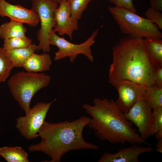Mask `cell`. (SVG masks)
I'll return each mask as SVG.
<instances>
[{
    "instance_id": "17",
    "label": "cell",
    "mask_w": 162,
    "mask_h": 162,
    "mask_svg": "<svg viewBox=\"0 0 162 162\" xmlns=\"http://www.w3.org/2000/svg\"><path fill=\"white\" fill-rule=\"evenodd\" d=\"M26 29L23 23L10 20L0 26V38L4 40L26 36Z\"/></svg>"
},
{
    "instance_id": "2",
    "label": "cell",
    "mask_w": 162,
    "mask_h": 162,
    "mask_svg": "<svg viewBox=\"0 0 162 162\" xmlns=\"http://www.w3.org/2000/svg\"><path fill=\"white\" fill-rule=\"evenodd\" d=\"M109 69V82L128 81L147 87L155 84L156 69L150 63L143 39L127 36L120 39L112 49Z\"/></svg>"
},
{
    "instance_id": "14",
    "label": "cell",
    "mask_w": 162,
    "mask_h": 162,
    "mask_svg": "<svg viewBox=\"0 0 162 162\" xmlns=\"http://www.w3.org/2000/svg\"><path fill=\"white\" fill-rule=\"evenodd\" d=\"M52 64L48 52L38 54L33 53L27 59L22 67L27 72L36 73L49 70Z\"/></svg>"
},
{
    "instance_id": "21",
    "label": "cell",
    "mask_w": 162,
    "mask_h": 162,
    "mask_svg": "<svg viewBox=\"0 0 162 162\" xmlns=\"http://www.w3.org/2000/svg\"><path fill=\"white\" fill-rule=\"evenodd\" d=\"M32 43V40L26 36L4 40L3 47L6 50L27 47Z\"/></svg>"
},
{
    "instance_id": "15",
    "label": "cell",
    "mask_w": 162,
    "mask_h": 162,
    "mask_svg": "<svg viewBox=\"0 0 162 162\" xmlns=\"http://www.w3.org/2000/svg\"><path fill=\"white\" fill-rule=\"evenodd\" d=\"M143 44L148 57L156 69L162 67V40L161 39L145 38Z\"/></svg>"
},
{
    "instance_id": "25",
    "label": "cell",
    "mask_w": 162,
    "mask_h": 162,
    "mask_svg": "<svg viewBox=\"0 0 162 162\" xmlns=\"http://www.w3.org/2000/svg\"><path fill=\"white\" fill-rule=\"evenodd\" d=\"M116 6L130 10L135 13L136 10L134 4L133 0H109Z\"/></svg>"
},
{
    "instance_id": "24",
    "label": "cell",
    "mask_w": 162,
    "mask_h": 162,
    "mask_svg": "<svg viewBox=\"0 0 162 162\" xmlns=\"http://www.w3.org/2000/svg\"><path fill=\"white\" fill-rule=\"evenodd\" d=\"M145 15L147 19L156 24L159 29H162L161 12L150 7L146 11Z\"/></svg>"
},
{
    "instance_id": "29",
    "label": "cell",
    "mask_w": 162,
    "mask_h": 162,
    "mask_svg": "<svg viewBox=\"0 0 162 162\" xmlns=\"http://www.w3.org/2000/svg\"><path fill=\"white\" fill-rule=\"evenodd\" d=\"M51 0L52 1L55 2V3H57L58 4H59V3L61 2H62V1H64V0H66H66Z\"/></svg>"
},
{
    "instance_id": "20",
    "label": "cell",
    "mask_w": 162,
    "mask_h": 162,
    "mask_svg": "<svg viewBox=\"0 0 162 162\" xmlns=\"http://www.w3.org/2000/svg\"><path fill=\"white\" fill-rule=\"evenodd\" d=\"M14 67L13 62L8 56L6 50L0 48V82L4 81Z\"/></svg>"
},
{
    "instance_id": "5",
    "label": "cell",
    "mask_w": 162,
    "mask_h": 162,
    "mask_svg": "<svg viewBox=\"0 0 162 162\" xmlns=\"http://www.w3.org/2000/svg\"><path fill=\"white\" fill-rule=\"evenodd\" d=\"M50 80V77L44 74L21 71L13 75L8 84L13 97L26 114L34 94L47 86Z\"/></svg>"
},
{
    "instance_id": "3",
    "label": "cell",
    "mask_w": 162,
    "mask_h": 162,
    "mask_svg": "<svg viewBox=\"0 0 162 162\" xmlns=\"http://www.w3.org/2000/svg\"><path fill=\"white\" fill-rule=\"evenodd\" d=\"M93 103V105L84 104L82 107L90 116L88 126L98 139L114 144L128 142L151 145L141 137L133 128V123L126 118L112 99L96 98Z\"/></svg>"
},
{
    "instance_id": "8",
    "label": "cell",
    "mask_w": 162,
    "mask_h": 162,
    "mask_svg": "<svg viewBox=\"0 0 162 162\" xmlns=\"http://www.w3.org/2000/svg\"><path fill=\"white\" fill-rule=\"evenodd\" d=\"M56 98L50 102L37 103L24 116L18 118L15 126L21 135L28 140L39 137L38 132L42 126L47 113Z\"/></svg>"
},
{
    "instance_id": "16",
    "label": "cell",
    "mask_w": 162,
    "mask_h": 162,
    "mask_svg": "<svg viewBox=\"0 0 162 162\" xmlns=\"http://www.w3.org/2000/svg\"><path fill=\"white\" fill-rule=\"evenodd\" d=\"M37 50V45L32 43L27 47L5 50L14 67H22L27 59Z\"/></svg>"
},
{
    "instance_id": "9",
    "label": "cell",
    "mask_w": 162,
    "mask_h": 162,
    "mask_svg": "<svg viewBox=\"0 0 162 162\" xmlns=\"http://www.w3.org/2000/svg\"><path fill=\"white\" fill-rule=\"evenodd\" d=\"M126 118L138 128L141 137L146 140L154 135V125L152 109L144 100L134 104L128 112L124 113Z\"/></svg>"
},
{
    "instance_id": "22",
    "label": "cell",
    "mask_w": 162,
    "mask_h": 162,
    "mask_svg": "<svg viewBox=\"0 0 162 162\" xmlns=\"http://www.w3.org/2000/svg\"><path fill=\"white\" fill-rule=\"evenodd\" d=\"M92 0H73L70 4L71 18L78 20L81 19L83 12L87 8Z\"/></svg>"
},
{
    "instance_id": "6",
    "label": "cell",
    "mask_w": 162,
    "mask_h": 162,
    "mask_svg": "<svg viewBox=\"0 0 162 162\" xmlns=\"http://www.w3.org/2000/svg\"><path fill=\"white\" fill-rule=\"evenodd\" d=\"M31 9L38 15L40 27L37 34L39 42L37 50L50 51V37L55 25L54 12L58 4L51 0H32Z\"/></svg>"
},
{
    "instance_id": "7",
    "label": "cell",
    "mask_w": 162,
    "mask_h": 162,
    "mask_svg": "<svg viewBox=\"0 0 162 162\" xmlns=\"http://www.w3.org/2000/svg\"><path fill=\"white\" fill-rule=\"evenodd\" d=\"M101 27L94 31L86 41L79 44H73L64 37H59L52 30L50 37V44L56 46L58 48V51L55 53L54 60L58 61L68 57L70 62H74L78 55L82 54L91 62H93L94 57L91 47L94 43L95 39Z\"/></svg>"
},
{
    "instance_id": "18",
    "label": "cell",
    "mask_w": 162,
    "mask_h": 162,
    "mask_svg": "<svg viewBox=\"0 0 162 162\" xmlns=\"http://www.w3.org/2000/svg\"><path fill=\"white\" fill-rule=\"evenodd\" d=\"M0 155L8 162L30 161L28 153L20 146H4L0 148Z\"/></svg>"
},
{
    "instance_id": "30",
    "label": "cell",
    "mask_w": 162,
    "mask_h": 162,
    "mask_svg": "<svg viewBox=\"0 0 162 162\" xmlns=\"http://www.w3.org/2000/svg\"><path fill=\"white\" fill-rule=\"evenodd\" d=\"M73 0H66V1L69 3L70 4Z\"/></svg>"
},
{
    "instance_id": "27",
    "label": "cell",
    "mask_w": 162,
    "mask_h": 162,
    "mask_svg": "<svg viewBox=\"0 0 162 162\" xmlns=\"http://www.w3.org/2000/svg\"><path fill=\"white\" fill-rule=\"evenodd\" d=\"M151 7L159 11H162V0H150Z\"/></svg>"
},
{
    "instance_id": "1",
    "label": "cell",
    "mask_w": 162,
    "mask_h": 162,
    "mask_svg": "<svg viewBox=\"0 0 162 162\" xmlns=\"http://www.w3.org/2000/svg\"><path fill=\"white\" fill-rule=\"evenodd\" d=\"M90 117L84 116L71 121L57 123L44 122L38 132L40 142L28 147L30 152H41L51 158L46 162H60L64 154L71 151L83 149L97 150V145L85 141L83 136Z\"/></svg>"
},
{
    "instance_id": "13",
    "label": "cell",
    "mask_w": 162,
    "mask_h": 162,
    "mask_svg": "<svg viewBox=\"0 0 162 162\" xmlns=\"http://www.w3.org/2000/svg\"><path fill=\"white\" fill-rule=\"evenodd\" d=\"M137 144L124 147L117 152L104 153L98 162H139V156L142 154L153 150L150 146H141Z\"/></svg>"
},
{
    "instance_id": "10",
    "label": "cell",
    "mask_w": 162,
    "mask_h": 162,
    "mask_svg": "<svg viewBox=\"0 0 162 162\" xmlns=\"http://www.w3.org/2000/svg\"><path fill=\"white\" fill-rule=\"evenodd\" d=\"M117 89L118 97L115 102L124 113L128 112L136 102L144 100L147 87L128 81L114 82L111 84Z\"/></svg>"
},
{
    "instance_id": "26",
    "label": "cell",
    "mask_w": 162,
    "mask_h": 162,
    "mask_svg": "<svg viewBox=\"0 0 162 162\" xmlns=\"http://www.w3.org/2000/svg\"><path fill=\"white\" fill-rule=\"evenodd\" d=\"M154 82L155 84L162 87V67H158L156 69Z\"/></svg>"
},
{
    "instance_id": "28",
    "label": "cell",
    "mask_w": 162,
    "mask_h": 162,
    "mask_svg": "<svg viewBox=\"0 0 162 162\" xmlns=\"http://www.w3.org/2000/svg\"><path fill=\"white\" fill-rule=\"evenodd\" d=\"M156 150L160 153H162V138L157 139Z\"/></svg>"
},
{
    "instance_id": "23",
    "label": "cell",
    "mask_w": 162,
    "mask_h": 162,
    "mask_svg": "<svg viewBox=\"0 0 162 162\" xmlns=\"http://www.w3.org/2000/svg\"><path fill=\"white\" fill-rule=\"evenodd\" d=\"M152 110L154 125V135L157 140L162 138V107Z\"/></svg>"
},
{
    "instance_id": "4",
    "label": "cell",
    "mask_w": 162,
    "mask_h": 162,
    "mask_svg": "<svg viewBox=\"0 0 162 162\" xmlns=\"http://www.w3.org/2000/svg\"><path fill=\"white\" fill-rule=\"evenodd\" d=\"M107 9L119 28L129 37L161 39L162 33L156 24L122 7H108Z\"/></svg>"
},
{
    "instance_id": "12",
    "label": "cell",
    "mask_w": 162,
    "mask_h": 162,
    "mask_svg": "<svg viewBox=\"0 0 162 162\" xmlns=\"http://www.w3.org/2000/svg\"><path fill=\"white\" fill-rule=\"evenodd\" d=\"M0 16H7L15 21L26 23L32 27L40 22L37 14L20 5L12 4L5 0H0Z\"/></svg>"
},
{
    "instance_id": "19",
    "label": "cell",
    "mask_w": 162,
    "mask_h": 162,
    "mask_svg": "<svg viewBox=\"0 0 162 162\" xmlns=\"http://www.w3.org/2000/svg\"><path fill=\"white\" fill-rule=\"evenodd\" d=\"M144 100L152 109L162 107V87L156 84L147 87Z\"/></svg>"
},
{
    "instance_id": "11",
    "label": "cell",
    "mask_w": 162,
    "mask_h": 162,
    "mask_svg": "<svg viewBox=\"0 0 162 162\" xmlns=\"http://www.w3.org/2000/svg\"><path fill=\"white\" fill-rule=\"evenodd\" d=\"M70 13L69 3L66 0L61 2L54 11L52 30L59 35H67L72 40L74 32L78 29V20L71 18Z\"/></svg>"
}]
</instances>
